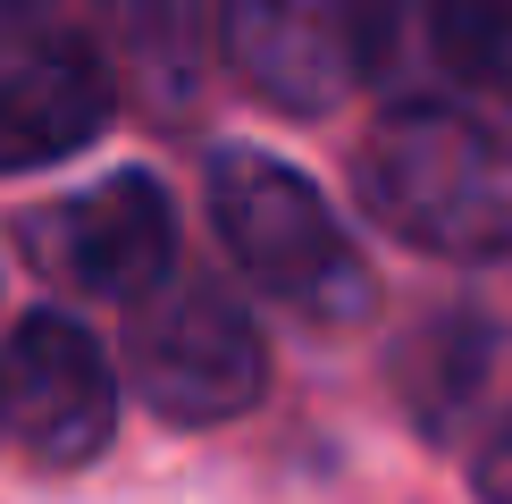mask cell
Here are the masks:
<instances>
[{
	"mask_svg": "<svg viewBox=\"0 0 512 504\" xmlns=\"http://www.w3.org/2000/svg\"><path fill=\"white\" fill-rule=\"evenodd\" d=\"M118 84L110 59L76 26L34 9H0V177H26L84 152L110 126Z\"/></svg>",
	"mask_w": 512,
	"mask_h": 504,
	"instance_id": "8992f818",
	"label": "cell"
},
{
	"mask_svg": "<svg viewBox=\"0 0 512 504\" xmlns=\"http://www.w3.org/2000/svg\"><path fill=\"white\" fill-rule=\"evenodd\" d=\"M126 378L168 429H219L269 395V336L219 278L177 269L152 303L126 311Z\"/></svg>",
	"mask_w": 512,
	"mask_h": 504,
	"instance_id": "3957f363",
	"label": "cell"
},
{
	"mask_svg": "<svg viewBox=\"0 0 512 504\" xmlns=\"http://www.w3.org/2000/svg\"><path fill=\"white\" fill-rule=\"evenodd\" d=\"M387 378L420 437H437V446H462L479 429L496 437L512 412V303H496V294L437 303L429 320L403 328Z\"/></svg>",
	"mask_w": 512,
	"mask_h": 504,
	"instance_id": "52a82bcc",
	"label": "cell"
},
{
	"mask_svg": "<svg viewBox=\"0 0 512 504\" xmlns=\"http://www.w3.org/2000/svg\"><path fill=\"white\" fill-rule=\"evenodd\" d=\"M353 202L429 261H512V126L454 101H395L353 152Z\"/></svg>",
	"mask_w": 512,
	"mask_h": 504,
	"instance_id": "6da1fadb",
	"label": "cell"
},
{
	"mask_svg": "<svg viewBox=\"0 0 512 504\" xmlns=\"http://www.w3.org/2000/svg\"><path fill=\"white\" fill-rule=\"evenodd\" d=\"M26 261L51 286L84 294V303H152V294L177 278V202H168L160 177L143 168H118V177L84 185V194L42 202L26 227H17Z\"/></svg>",
	"mask_w": 512,
	"mask_h": 504,
	"instance_id": "277c9868",
	"label": "cell"
},
{
	"mask_svg": "<svg viewBox=\"0 0 512 504\" xmlns=\"http://www.w3.org/2000/svg\"><path fill=\"white\" fill-rule=\"evenodd\" d=\"M471 488H479V504H512V412H504L496 437H479V471H471Z\"/></svg>",
	"mask_w": 512,
	"mask_h": 504,
	"instance_id": "30bf717a",
	"label": "cell"
},
{
	"mask_svg": "<svg viewBox=\"0 0 512 504\" xmlns=\"http://www.w3.org/2000/svg\"><path fill=\"white\" fill-rule=\"evenodd\" d=\"M210 227L236 252V269L261 294L294 311L311 328H361L378 311V269L353 244V227L336 219V202L319 194L303 168H286L277 152H236L210 160Z\"/></svg>",
	"mask_w": 512,
	"mask_h": 504,
	"instance_id": "7a4b0ae2",
	"label": "cell"
},
{
	"mask_svg": "<svg viewBox=\"0 0 512 504\" xmlns=\"http://www.w3.org/2000/svg\"><path fill=\"white\" fill-rule=\"evenodd\" d=\"M0 437L42 471H84L118 437V370L68 311H26L0 336Z\"/></svg>",
	"mask_w": 512,
	"mask_h": 504,
	"instance_id": "5b68a950",
	"label": "cell"
},
{
	"mask_svg": "<svg viewBox=\"0 0 512 504\" xmlns=\"http://www.w3.org/2000/svg\"><path fill=\"white\" fill-rule=\"evenodd\" d=\"M378 42L387 51H420L454 110L496 101L512 110V9H378Z\"/></svg>",
	"mask_w": 512,
	"mask_h": 504,
	"instance_id": "9c48e42d",
	"label": "cell"
},
{
	"mask_svg": "<svg viewBox=\"0 0 512 504\" xmlns=\"http://www.w3.org/2000/svg\"><path fill=\"white\" fill-rule=\"evenodd\" d=\"M227 68L252 101L294 118H319L370 84V9H328V0H236L219 17Z\"/></svg>",
	"mask_w": 512,
	"mask_h": 504,
	"instance_id": "ba28073f",
	"label": "cell"
}]
</instances>
